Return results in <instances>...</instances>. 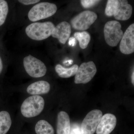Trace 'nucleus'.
I'll use <instances>...</instances> for the list:
<instances>
[{"label": "nucleus", "mask_w": 134, "mask_h": 134, "mask_svg": "<svg viewBox=\"0 0 134 134\" xmlns=\"http://www.w3.org/2000/svg\"><path fill=\"white\" fill-rule=\"evenodd\" d=\"M133 8L125 0H108L105 9L108 16H113L117 20L126 21L131 17Z\"/></svg>", "instance_id": "1"}, {"label": "nucleus", "mask_w": 134, "mask_h": 134, "mask_svg": "<svg viewBox=\"0 0 134 134\" xmlns=\"http://www.w3.org/2000/svg\"><path fill=\"white\" fill-rule=\"evenodd\" d=\"M54 28V24L51 22L34 23L26 27L25 32L31 39L41 41L51 36Z\"/></svg>", "instance_id": "2"}, {"label": "nucleus", "mask_w": 134, "mask_h": 134, "mask_svg": "<svg viewBox=\"0 0 134 134\" xmlns=\"http://www.w3.org/2000/svg\"><path fill=\"white\" fill-rule=\"evenodd\" d=\"M44 104V100L41 96H31L27 98L22 104L21 112L26 118L35 117L42 112Z\"/></svg>", "instance_id": "3"}, {"label": "nucleus", "mask_w": 134, "mask_h": 134, "mask_svg": "<svg viewBox=\"0 0 134 134\" xmlns=\"http://www.w3.org/2000/svg\"><path fill=\"white\" fill-rule=\"evenodd\" d=\"M57 6L54 3L47 2L40 3L32 8L28 14V17L32 22L48 18L57 12Z\"/></svg>", "instance_id": "4"}, {"label": "nucleus", "mask_w": 134, "mask_h": 134, "mask_svg": "<svg viewBox=\"0 0 134 134\" xmlns=\"http://www.w3.org/2000/svg\"><path fill=\"white\" fill-rule=\"evenodd\" d=\"M121 25L117 21H109L105 25L104 32L106 43L111 47L116 46L123 36Z\"/></svg>", "instance_id": "5"}, {"label": "nucleus", "mask_w": 134, "mask_h": 134, "mask_svg": "<svg viewBox=\"0 0 134 134\" xmlns=\"http://www.w3.org/2000/svg\"><path fill=\"white\" fill-rule=\"evenodd\" d=\"M23 64L25 71L32 77H41L46 73L47 68L44 63L32 55L25 57Z\"/></svg>", "instance_id": "6"}, {"label": "nucleus", "mask_w": 134, "mask_h": 134, "mask_svg": "<svg viewBox=\"0 0 134 134\" xmlns=\"http://www.w3.org/2000/svg\"><path fill=\"white\" fill-rule=\"evenodd\" d=\"M97 18V15L93 11H84L77 15L71 20V25L75 30L85 31L94 23Z\"/></svg>", "instance_id": "7"}, {"label": "nucleus", "mask_w": 134, "mask_h": 134, "mask_svg": "<svg viewBox=\"0 0 134 134\" xmlns=\"http://www.w3.org/2000/svg\"><path fill=\"white\" fill-rule=\"evenodd\" d=\"M103 115L102 112L97 109L90 112L82 122L81 131L82 134H94Z\"/></svg>", "instance_id": "8"}, {"label": "nucleus", "mask_w": 134, "mask_h": 134, "mask_svg": "<svg viewBox=\"0 0 134 134\" xmlns=\"http://www.w3.org/2000/svg\"><path fill=\"white\" fill-rule=\"evenodd\" d=\"M97 72V68L93 62L83 63L78 68L75 75V83H88L93 78Z\"/></svg>", "instance_id": "9"}, {"label": "nucleus", "mask_w": 134, "mask_h": 134, "mask_svg": "<svg viewBox=\"0 0 134 134\" xmlns=\"http://www.w3.org/2000/svg\"><path fill=\"white\" fill-rule=\"evenodd\" d=\"M120 49L121 53L127 55L134 52V24L130 25L123 34L120 43Z\"/></svg>", "instance_id": "10"}, {"label": "nucleus", "mask_w": 134, "mask_h": 134, "mask_svg": "<svg viewBox=\"0 0 134 134\" xmlns=\"http://www.w3.org/2000/svg\"><path fill=\"white\" fill-rule=\"evenodd\" d=\"M117 118L111 114L103 115L96 129L97 134H110L115 129L117 124Z\"/></svg>", "instance_id": "11"}, {"label": "nucleus", "mask_w": 134, "mask_h": 134, "mask_svg": "<svg viewBox=\"0 0 134 134\" xmlns=\"http://www.w3.org/2000/svg\"><path fill=\"white\" fill-rule=\"evenodd\" d=\"M71 33V25L68 22L63 21L55 26L52 36L53 37L58 39L62 44H65L69 38Z\"/></svg>", "instance_id": "12"}, {"label": "nucleus", "mask_w": 134, "mask_h": 134, "mask_svg": "<svg viewBox=\"0 0 134 134\" xmlns=\"http://www.w3.org/2000/svg\"><path fill=\"white\" fill-rule=\"evenodd\" d=\"M70 119L66 112L61 111L58 114L57 124V134H70Z\"/></svg>", "instance_id": "13"}, {"label": "nucleus", "mask_w": 134, "mask_h": 134, "mask_svg": "<svg viewBox=\"0 0 134 134\" xmlns=\"http://www.w3.org/2000/svg\"><path fill=\"white\" fill-rule=\"evenodd\" d=\"M50 89V84L44 81H38L30 85L27 88V92L33 96H38L46 94L49 92Z\"/></svg>", "instance_id": "14"}, {"label": "nucleus", "mask_w": 134, "mask_h": 134, "mask_svg": "<svg viewBox=\"0 0 134 134\" xmlns=\"http://www.w3.org/2000/svg\"><path fill=\"white\" fill-rule=\"evenodd\" d=\"M78 65H74L69 68H65L60 64L56 65L55 70L58 75L62 78H69L76 74L78 69Z\"/></svg>", "instance_id": "15"}, {"label": "nucleus", "mask_w": 134, "mask_h": 134, "mask_svg": "<svg viewBox=\"0 0 134 134\" xmlns=\"http://www.w3.org/2000/svg\"><path fill=\"white\" fill-rule=\"evenodd\" d=\"M12 125L10 115L6 111L0 112V134H6Z\"/></svg>", "instance_id": "16"}, {"label": "nucleus", "mask_w": 134, "mask_h": 134, "mask_svg": "<svg viewBox=\"0 0 134 134\" xmlns=\"http://www.w3.org/2000/svg\"><path fill=\"white\" fill-rule=\"evenodd\" d=\"M35 131L37 134H54V130L52 125L44 120H41L37 122Z\"/></svg>", "instance_id": "17"}, {"label": "nucleus", "mask_w": 134, "mask_h": 134, "mask_svg": "<svg viewBox=\"0 0 134 134\" xmlns=\"http://www.w3.org/2000/svg\"><path fill=\"white\" fill-rule=\"evenodd\" d=\"M74 38L79 41V46L82 49L86 48L90 41V35L86 31L77 32L74 34Z\"/></svg>", "instance_id": "18"}, {"label": "nucleus", "mask_w": 134, "mask_h": 134, "mask_svg": "<svg viewBox=\"0 0 134 134\" xmlns=\"http://www.w3.org/2000/svg\"><path fill=\"white\" fill-rule=\"evenodd\" d=\"M9 11L7 2L4 0H0V26L5 23Z\"/></svg>", "instance_id": "19"}, {"label": "nucleus", "mask_w": 134, "mask_h": 134, "mask_svg": "<svg viewBox=\"0 0 134 134\" xmlns=\"http://www.w3.org/2000/svg\"><path fill=\"white\" fill-rule=\"evenodd\" d=\"M100 1L97 0H82L81 2L83 7L85 8H88L96 5Z\"/></svg>", "instance_id": "20"}, {"label": "nucleus", "mask_w": 134, "mask_h": 134, "mask_svg": "<svg viewBox=\"0 0 134 134\" xmlns=\"http://www.w3.org/2000/svg\"><path fill=\"white\" fill-rule=\"evenodd\" d=\"M39 0H19L18 2L25 5H32L39 2Z\"/></svg>", "instance_id": "21"}, {"label": "nucleus", "mask_w": 134, "mask_h": 134, "mask_svg": "<svg viewBox=\"0 0 134 134\" xmlns=\"http://www.w3.org/2000/svg\"><path fill=\"white\" fill-rule=\"evenodd\" d=\"M69 44L71 46H74L76 44V41L74 37H71L69 38Z\"/></svg>", "instance_id": "22"}, {"label": "nucleus", "mask_w": 134, "mask_h": 134, "mask_svg": "<svg viewBox=\"0 0 134 134\" xmlns=\"http://www.w3.org/2000/svg\"><path fill=\"white\" fill-rule=\"evenodd\" d=\"M3 63L2 60L1 59V57H0V74L1 73L3 69Z\"/></svg>", "instance_id": "23"}, {"label": "nucleus", "mask_w": 134, "mask_h": 134, "mask_svg": "<svg viewBox=\"0 0 134 134\" xmlns=\"http://www.w3.org/2000/svg\"><path fill=\"white\" fill-rule=\"evenodd\" d=\"M134 71L133 72V73L132 74V83L133 84V85H134Z\"/></svg>", "instance_id": "24"}]
</instances>
